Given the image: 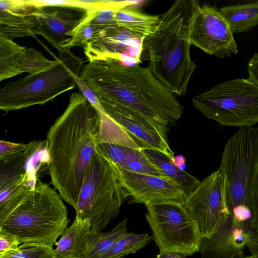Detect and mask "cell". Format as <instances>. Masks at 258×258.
Wrapping results in <instances>:
<instances>
[{"mask_svg":"<svg viewBox=\"0 0 258 258\" xmlns=\"http://www.w3.org/2000/svg\"><path fill=\"white\" fill-rule=\"evenodd\" d=\"M99 115L81 92L70 96L46 136L50 183L76 208L83 178L98 146Z\"/></svg>","mask_w":258,"mask_h":258,"instance_id":"1","label":"cell"},{"mask_svg":"<svg viewBox=\"0 0 258 258\" xmlns=\"http://www.w3.org/2000/svg\"><path fill=\"white\" fill-rule=\"evenodd\" d=\"M80 77L98 96L168 127L180 118L183 106L175 95L139 64L127 65L105 57L84 66Z\"/></svg>","mask_w":258,"mask_h":258,"instance_id":"2","label":"cell"},{"mask_svg":"<svg viewBox=\"0 0 258 258\" xmlns=\"http://www.w3.org/2000/svg\"><path fill=\"white\" fill-rule=\"evenodd\" d=\"M194 0H177L160 15L154 32L144 39L141 60L175 95L185 96L197 66L190 55V35L200 7Z\"/></svg>","mask_w":258,"mask_h":258,"instance_id":"3","label":"cell"},{"mask_svg":"<svg viewBox=\"0 0 258 258\" xmlns=\"http://www.w3.org/2000/svg\"><path fill=\"white\" fill-rule=\"evenodd\" d=\"M70 222L58 192L39 178L23 184L0 201V230L17 237L21 244L53 246Z\"/></svg>","mask_w":258,"mask_h":258,"instance_id":"4","label":"cell"},{"mask_svg":"<svg viewBox=\"0 0 258 258\" xmlns=\"http://www.w3.org/2000/svg\"><path fill=\"white\" fill-rule=\"evenodd\" d=\"M41 44L53 56L55 63L44 71L6 84L0 90L1 110L9 112L43 105L77 86L75 77L81 73L83 60L65 48L58 51L56 57Z\"/></svg>","mask_w":258,"mask_h":258,"instance_id":"5","label":"cell"},{"mask_svg":"<svg viewBox=\"0 0 258 258\" xmlns=\"http://www.w3.org/2000/svg\"><path fill=\"white\" fill-rule=\"evenodd\" d=\"M258 167V128L243 127L227 142L219 169L226 182L231 215L251 221V200Z\"/></svg>","mask_w":258,"mask_h":258,"instance_id":"6","label":"cell"},{"mask_svg":"<svg viewBox=\"0 0 258 258\" xmlns=\"http://www.w3.org/2000/svg\"><path fill=\"white\" fill-rule=\"evenodd\" d=\"M127 198L114 164L98 146L83 178L76 215L88 219L93 232H101Z\"/></svg>","mask_w":258,"mask_h":258,"instance_id":"7","label":"cell"},{"mask_svg":"<svg viewBox=\"0 0 258 258\" xmlns=\"http://www.w3.org/2000/svg\"><path fill=\"white\" fill-rule=\"evenodd\" d=\"M100 101L103 112H99L98 142L157 150L174 160L167 136L168 126L114 103Z\"/></svg>","mask_w":258,"mask_h":258,"instance_id":"8","label":"cell"},{"mask_svg":"<svg viewBox=\"0 0 258 258\" xmlns=\"http://www.w3.org/2000/svg\"><path fill=\"white\" fill-rule=\"evenodd\" d=\"M197 109L220 125L252 126L258 122V87L248 78L215 85L192 99Z\"/></svg>","mask_w":258,"mask_h":258,"instance_id":"9","label":"cell"},{"mask_svg":"<svg viewBox=\"0 0 258 258\" xmlns=\"http://www.w3.org/2000/svg\"><path fill=\"white\" fill-rule=\"evenodd\" d=\"M145 206L146 219L159 252L186 256L200 251L201 234L183 204L166 202Z\"/></svg>","mask_w":258,"mask_h":258,"instance_id":"10","label":"cell"},{"mask_svg":"<svg viewBox=\"0 0 258 258\" xmlns=\"http://www.w3.org/2000/svg\"><path fill=\"white\" fill-rule=\"evenodd\" d=\"M184 206L197 225L202 237H210L229 218L226 182L218 169L201 181Z\"/></svg>","mask_w":258,"mask_h":258,"instance_id":"11","label":"cell"},{"mask_svg":"<svg viewBox=\"0 0 258 258\" xmlns=\"http://www.w3.org/2000/svg\"><path fill=\"white\" fill-rule=\"evenodd\" d=\"M190 43L207 54L223 58L236 54L238 46L227 22L219 10L200 6L194 19Z\"/></svg>","mask_w":258,"mask_h":258,"instance_id":"12","label":"cell"},{"mask_svg":"<svg viewBox=\"0 0 258 258\" xmlns=\"http://www.w3.org/2000/svg\"><path fill=\"white\" fill-rule=\"evenodd\" d=\"M251 221H239L230 215L227 222L210 237H202L201 258H242L245 247L258 255V228Z\"/></svg>","mask_w":258,"mask_h":258,"instance_id":"13","label":"cell"},{"mask_svg":"<svg viewBox=\"0 0 258 258\" xmlns=\"http://www.w3.org/2000/svg\"><path fill=\"white\" fill-rule=\"evenodd\" d=\"M114 166L127 197L132 203L145 206L166 202L184 204L187 197L178 183L169 176L138 173Z\"/></svg>","mask_w":258,"mask_h":258,"instance_id":"14","label":"cell"},{"mask_svg":"<svg viewBox=\"0 0 258 258\" xmlns=\"http://www.w3.org/2000/svg\"><path fill=\"white\" fill-rule=\"evenodd\" d=\"M32 7L36 35L43 36L58 51L63 49L62 44L71 38L73 31L91 12L76 7Z\"/></svg>","mask_w":258,"mask_h":258,"instance_id":"15","label":"cell"},{"mask_svg":"<svg viewBox=\"0 0 258 258\" xmlns=\"http://www.w3.org/2000/svg\"><path fill=\"white\" fill-rule=\"evenodd\" d=\"M144 38L125 28L117 26L96 35L84 48L89 61L111 57L127 65L142 62L141 56Z\"/></svg>","mask_w":258,"mask_h":258,"instance_id":"16","label":"cell"},{"mask_svg":"<svg viewBox=\"0 0 258 258\" xmlns=\"http://www.w3.org/2000/svg\"><path fill=\"white\" fill-rule=\"evenodd\" d=\"M97 142L103 154L118 168L138 173L166 176L143 150L115 144Z\"/></svg>","mask_w":258,"mask_h":258,"instance_id":"17","label":"cell"},{"mask_svg":"<svg viewBox=\"0 0 258 258\" xmlns=\"http://www.w3.org/2000/svg\"><path fill=\"white\" fill-rule=\"evenodd\" d=\"M92 232L89 220L76 215L55 243L53 258H85Z\"/></svg>","mask_w":258,"mask_h":258,"instance_id":"18","label":"cell"},{"mask_svg":"<svg viewBox=\"0 0 258 258\" xmlns=\"http://www.w3.org/2000/svg\"><path fill=\"white\" fill-rule=\"evenodd\" d=\"M32 9L26 5L19 10L0 11V36L12 40L26 36L35 38L36 29Z\"/></svg>","mask_w":258,"mask_h":258,"instance_id":"19","label":"cell"},{"mask_svg":"<svg viewBox=\"0 0 258 258\" xmlns=\"http://www.w3.org/2000/svg\"><path fill=\"white\" fill-rule=\"evenodd\" d=\"M24 152L0 161V201L24 184L26 173Z\"/></svg>","mask_w":258,"mask_h":258,"instance_id":"20","label":"cell"},{"mask_svg":"<svg viewBox=\"0 0 258 258\" xmlns=\"http://www.w3.org/2000/svg\"><path fill=\"white\" fill-rule=\"evenodd\" d=\"M159 19L160 15L145 14L130 6L120 9L115 15L118 26L144 39L154 32Z\"/></svg>","mask_w":258,"mask_h":258,"instance_id":"21","label":"cell"},{"mask_svg":"<svg viewBox=\"0 0 258 258\" xmlns=\"http://www.w3.org/2000/svg\"><path fill=\"white\" fill-rule=\"evenodd\" d=\"M219 11L233 34L246 32L258 25V2L225 6Z\"/></svg>","mask_w":258,"mask_h":258,"instance_id":"22","label":"cell"},{"mask_svg":"<svg viewBox=\"0 0 258 258\" xmlns=\"http://www.w3.org/2000/svg\"><path fill=\"white\" fill-rule=\"evenodd\" d=\"M143 152L160 169L164 174L174 179L188 197L198 187L201 181L194 176L177 167L173 160L162 152L151 149Z\"/></svg>","mask_w":258,"mask_h":258,"instance_id":"23","label":"cell"},{"mask_svg":"<svg viewBox=\"0 0 258 258\" xmlns=\"http://www.w3.org/2000/svg\"><path fill=\"white\" fill-rule=\"evenodd\" d=\"M26 48L0 36V81L23 73V58Z\"/></svg>","mask_w":258,"mask_h":258,"instance_id":"24","label":"cell"},{"mask_svg":"<svg viewBox=\"0 0 258 258\" xmlns=\"http://www.w3.org/2000/svg\"><path fill=\"white\" fill-rule=\"evenodd\" d=\"M127 218H125L111 230L106 232L92 231L85 258H97L109 251L127 233Z\"/></svg>","mask_w":258,"mask_h":258,"instance_id":"25","label":"cell"},{"mask_svg":"<svg viewBox=\"0 0 258 258\" xmlns=\"http://www.w3.org/2000/svg\"><path fill=\"white\" fill-rule=\"evenodd\" d=\"M153 238L149 234L126 233L108 252L97 258H123L145 247Z\"/></svg>","mask_w":258,"mask_h":258,"instance_id":"26","label":"cell"},{"mask_svg":"<svg viewBox=\"0 0 258 258\" xmlns=\"http://www.w3.org/2000/svg\"><path fill=\"white\" fill-rule=\"evenodd\" d=\"M53 246L35 243H24L0 258H53Z\"/></svg>","mask_w":258,"mask_h":258,"instance_id":"27","label":"cell"},{"mask_svg":"<svg viewBox=\"0 0 258 258\" xmlns=\"http://www.w3.org/2000/svg\"><path fill=\"white\" fill-rule=\"evenodd\" d=\"M56 62L48 59L42 53L34 48H26L23 55L22 62V73H28L34 75L44 71Z\"/></svg>","mask_w":258,"mask_h":258,"instance_id":"28","label":"cell"},{"mask_svg":"<svg viewBox=\"0 0 258 258\" xmlns=\"http://www.w3.org/2000/svg\"><path fill=\"white\" fill-rule=\"evenodd\" d=\"M28 6L35 7L44 6H69L83 8L91 12L104 7L107 1H69V0H25Z\"/></svg>","mask_w":258,"mask_h":258,"instance_id":"29","label":"cell"},{"mask_svg":"<svg viewBox=\"0 0 258 258\" xmlns=\"http://www.w3.org/2000/svg\"><path fill=\"white\" fill-rule=\"evenodd\" d=\"M95 35V31L90 23L89 14L88 17L73 31L71 38L63 43L61 47L70 49L72 47L82 46L84 48Z\"/></svg>","mask_w":258,"mask_h":258,"instance_id":"30","label":"cell"},{"mask_svg":"<svg viewBox=\"0 0 258 258\" xmlns=\"http://www.w3.org/2000/svg\"><path fill=\"white\" fill-rule=\"evenodd\" d=\"M75 80L77 85L81 91V93L87 99L91 105L97 110L103 111L100 99L95 92L84 80L80 77V76H76Z\"/></svg>","mask_w":258,"mask_h":258,"instance_id":"31","label":"cell"},{"mask_svg":"<svg viewBox=\"0 0 258 258\" xmlns=\"http://www.w3.org/2000/svg\"><path fill=\"white\" fill-rule=\"evenodd\" d=\"M28 144L16 143L1 140L0 141V161L20 152H24Z\"/></svg>","mask_w":258,"mask_h":258,"instance_id":"32","label":"cell"},{"mask_svg":"<svg viewBox=\"0 0 258 258\" xmlns=\"http://www.w3.org/2000/svg\"><path fill=\"white\" fill-rule=\"evenodd\" d=\"M20 244L17 237L0 230V256L16 249Z\"/></svg>","mask_w":258,"mask_h":258,"instance_id":"33","label":"cell"},{"mask_svg":"<svg viewBox=\"0 0 258 258\" xmlns=\"http://www.w3.org/2000/svg\"><path fill=\"white\" fill-rule=\"evenodd\" d=\"M251 211L252 213L251 227L253 228H258V167L253 186L251 200Z\"/></svg>","mask_w":258,"mask_h":258,"instance_id":"34","label":"cell"},{"mask_svg":"<svg viewBox=\"0 0 258 258\" xmlns=\"http://www.w3.org/2000/svg\"><path fill=\"white\" fill-rule=\"evenodd\" d=\"M248 79L258 87V53H255L247 64Z\"/></svg>","mask_w":258,"mask_h":258,"instance_id":"35","label":"cell"},{"mask_svg":"<svg viewBox=\"0 0 258 258\" xmlns=\"http://www.w3.org/2000/svg\"><path fill=\"white\" fill-rule=\"evenodd\" d=\"M157 258H186V256L174 252H161L157 255Z\"/></svg>","mask_w":258,"mask_h":258,"instance_id":"36","label":"cell"},{"mask_svg":"<svg viewBox=\"0 0 258 258\" xmlns=\"http://www.w3.org/2000/svg\"><path fill=\"white\" fill-rule=\"evenodd\" d=\"M242 258H258V255H251L250 256H246V257H243Z\"/></svg>","mask_w":258,"mask_h":258,"instance_id":"37","label":"cell"},{"mask_svg":"<svg viewBox=\"0 0 258 258\" xmlns=\"http://www.w3.org/2000/svg\"><path fill=\"white\" fill-rule=\"evenodd\" d=\"M154 258H157L156 257H154Z\"/></svg>","mask_w":258,"mask_h":258,"instance_id":"38","label":"cell"}]
</instances>
